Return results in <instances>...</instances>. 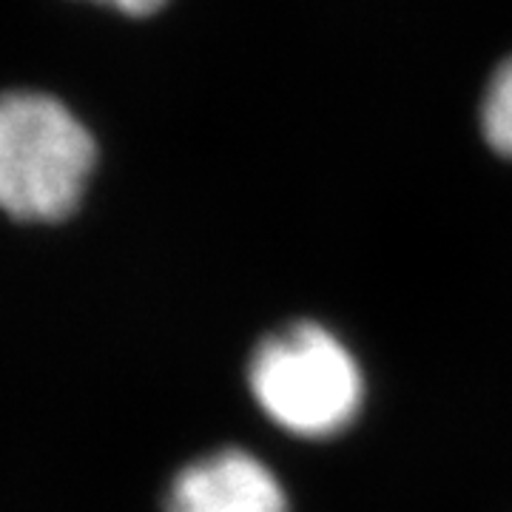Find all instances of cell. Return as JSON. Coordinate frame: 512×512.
<instances>
[{
  "mask_svg": "<svg viewBox=\"0 0 512 512\" xmlns=\"http://www.w3.org/2000/svg\"><path fill=\"white\" fill-rule=\"evenodd\" d=\"M97 3H106V6L123 12V15H131V18H146V15H154L165 0H97Z\"/></svg>",
  "mask_w": 512,
  "mask_h": 512,
  "instance_id": "obj_5",
  "label": "cell"
},
{
  "mask_svg": "<svg viewBox=\"0 0 512 512\" xmlns=\"http://www.w3.org/2000/svg\"><path fill=\"white\" fill-rule=\"evenodd\" d=\"M165 512H288V498L254 453L222 447L177 473Z\"/></svg>",
  "mask_w": 512,
  "mask_h": 512,
  "instance_id": "obj_3",
  "label": "cell"
},
{
  "mask_svg": "<svg viewBox=\"0 0 512 512\" xmlns=\"http://www.w3.org/2000/svg\"><path fill=\"white\" fill-rule=\"evenodd\" d=\"M481 128L487 143L512 160V57H507L487 86L481 103Z\"/></svg>",
  "mask_w": 512,
  "mask_h": 512,
  "instance_id": "obj_4",
  "label": "cell"
},
{
  "mask_svg": "<svg viewBox=\"0 0 512 512\" xmlns=\"http://www.w3.org/2000/svg\"><path fill=\"white\" fill-rule=\"evenodd\" d=\"M248 382L256 404L302 439L336 436L362 407V373L348 348L313 322L288 325L259 342Z\"/></svg>",
  "mask_w": 512,
  "mask_h": 512,
  "instance_id": "obj_2",
  "label": "cell"
},
{
  "mask_svg": "<svg viewBox=\"0 0 512 512\" xmlns=\"http://www.w3.org/2000/svg\"><path fill=\"white\" fill-rule=\"evenodd\" d=\"M94 163L92 131L57 97L0 94V211L23 222L66 220Z\"/></svg>",
  "mask_w": 512,
  "mask_h": 512,
  "instance_id": "obj_1",
  "label": "cell"
}]
</instances>
